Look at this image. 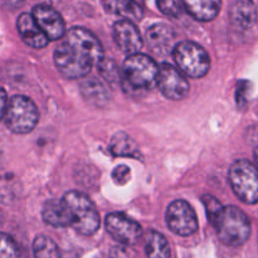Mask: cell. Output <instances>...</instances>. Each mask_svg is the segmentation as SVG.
Here are the masks:
<instances>
[{
	"label": "cell",
	"mask_w": 258,
	"mask_h": 258,
	"mask_svg": "<svg viewBox=\"0 0 258 258\" xmlns=\"http://www.w3.org/2000/svg\"><path fill=\"white\" fill-rule=\"evenodd\" d=\"M231 22L239 29H249L257 22V9L252 0H237L231 8Z\"/></svg>",
	"instance_id": "obj_16"
},
{
	"label": "cell",
	"mask_w": 258,
	"mask_h": 258,
	"mask_svg": "<svg viewBox=\"0 0 258 258\" xmlns=\"http://www.w3.org/2000/svg\"><path fill=\"white\" fill-rule=\"evenodd\" d=\"M81 91H82V95L85 96L86 100L91 101L95 105H102V103L107 102V91L103 87L102 83L96 78L83 81V83L81 85Z\"/></svg>",
	"instance_id": "obj_22"
},
{
	"label": "cell",
	"mask_w": 258,
	"mask_h": 258,
	"mask_svg": "<svg viewBox=\"0 0 258 258\" xmlns=\"http://www.w3.org/2000/svg\"><path fill=\"white\" fill-rule=\"evenodd\" d=\"M212 226L216 228L222 243L226 246H242L246 243L251 234V223L248 217L237 207H226L222 209Z\"/></svg>",
	"instance_id": "obj_3"
},
{
	"label": "cell",
	"mask_w": 258,
	"mask_h": 258,
	"mask_svg": "<svg viewBox=\"0 0 258 258\" xmlns=\"http://www.w3.org/2000/svg\"><path fill=\"white\" fill-rule=\"evenodd\" d=\"M5 123L15 134L32 133L39 120V112L30 98L25 96H14L8 101L5 111Z\"/></svg>",
	"instance_id": "obj_6"
},
{
	"label": "cell",
	"mask_w": 258,
	"mask_h": 258,
	"mask_svg": "<svg viewBox=\"0 0 258 258\" xmlns=\"http://www.w3.org/2000/svg\"><path fill=\"white\" fill-rule=\"evenodd\" d=\"M17 27L23 42L27 45H29V47L34 48V49L44 48L45 45L48 44V42H49L47 35H45L44 33H43V30L38 27V24L35 23L32 14L24 13V14L20 15V17L18 18Z\"/></svg>",
	"instance_id": "obj_14"
},
{
	"label": "cell",
	"mask_w": 258,
	"mask_h": 258,
	"mask_svg": "<svg viewBox=\"0 0 258 258\" xmlns=\"http://www.w3.org/2000/svg\"><path fill=\"white\" fill-rule=\"evenodd\" d=\"M32 17L49 40H59L66 34V24L58 12L48 5L33 8Z\"/></svg>",
	"instance_id": "obj_11"
},
{
	"label": "cell",
	"mask_w": 258,
	"mask_h": 258,
	"mask_svg": "<svg viewBox=\"0 0 258 258\" xmlns=\"http://www.w3.org/2000/svg\"><path fill=\"white\" fill-rule=\"evenodd\" d=\"M63 201L71 214V227L82 236H92L100 228V214L95 204L81 191H68Z\"/></svg>",
	"instance_id": "obj_4"
},
{
	"label": "cell",
	"mask_w": 258,
	"mask_h": 258,
	"mask_svg": "<svg viewBox=\"0 0 258 258\" xmlns=\"http://www.w3.org/2000/svg\"><path fill=\"white\" fill-rule=\"evenodd\" d=\"M103 8L107 13L127 20H140L144 12L135 0H102Z\"/></svg>",
	"instance_id": "obj_18"
},
{
	"label": "cell",
	"mask_w": 258,
	"mask_h": 258,
	"mask_svg": "<svg viewBox=\"0 0 258 258\" xmlns=\"http://www.w3.org/2000/svg\"><path fill=\"white\" fill-rule=\"evenodd\" d=\"M159 66L146 54L134 53L123 62L122 83L130 92L150 91L158 83Z\"/></svg>",
	"instance_id": "obj_2"
},
{
	"label": "cell",
	"mask_w": 258,
	"mask_h": 258,
	"mask_svg": "<svg viewBox=\"0 0 258 258\" xmlns=\"http://www.w3.org/2000/svg\"><path fill=\"white\" fill-rule=\"evenodd\" d=\"M110 258H133V253L123 247H116L111 252Z\"/></svg>",
	"instance_id": "obj_28"
},
{
	"label": "cell",
	"mask_w": 258,
	"mask_h": 258,
	"mask_svg": "<svg viewBox=\"0 0 258 258\" xmlns=\"http://www.w3.org/2000/svg\"><path fill=\"white\" fill-rule=\"evenodd\" d=\"M173 57L179 70L191 78H201L208 73L211 59L203 47L194 42L183 40L175 44Z\"/></svg>",
	"instance_id": "obj_5"
},
{
	"label": "cell",
	"mask_w": 258,
	"mask_h": 258,
	"mask_svg": "<svg viewBox=\"0 0 258 258\" xmlns=\"http://www.w3.org/2000/svg\"><path fill=\"white\" fill-rule=\"evenodd\" d=\"M110 151L115 156H126V158L138 159V160L143 158L140 150H139V146L136 145L133 138L122 131L116 133L112 136L110 141Z\"/></svg>",
	"instance_id": "obj_19"
},
{
	"label": "cell",
	"mask_w": 258,
	"mask_h": 258,
	"mask_svg": "<svg viewBox=\"0 0 258 258\" xmlns=\"http://www.w3.org/2000/svg\"><path fill=\"white\" fill-rule=\"evenodd\" d=\"M106 231L115 241L123 246L135 244L143 236V228L138 222L123 213H111L106 217Z\"/></svg>",
	"instance_id": "obj_10"
},
{
	"label": "cell",
	"mask_w": 258,
	"mask_h": 258,
	"mask_svg": "<svg viewBox=\"0 0 258 258\" xmlns=\"http://www.w3.org/2000/svg\"><path fill=\"white\" fill-rule=\"evenodd\" d=\"M145 252L148 258H170V246L165 237L156 231L146 236Z\"/></svg>",
	"instance_id": "obj_20"
},
{
	"label": "cell",
	"mask_w": 258,
	"mask_h": 258,
	"mask_svg": "<svg viewBox=\"0 0 258 258\" xmlns=\"http://www.w3.org/2000/svg\"><path fill=\"white\" fill-rule=\"evenodd\" d=\"M186 12L199 22H209L218 15L222 0H183Z\"/></svg>",
	"instance_id": "obj_17"
},
{
	"label": "cell",
	"mask_w": 258,
	"mask_h": 258,
	"mask_svg": "<svg viewBox=\"0 0 258 258\" xmlns=\"http://www.w3.org/2000/svg\"><path fill=\"white\" fill-rule=\"evenodd\" d=\"M7 106H8L7 92L4 91V88L0 87V122H2V120L4 118V116H5Z\"/></svg>",
	"instance_id": "obj_29"
},
{
	"label": "cell",
	"mask_w": 258,
	"mask_h": 258,
	"mask_svg": "<svg viewBox=\"0 0 258 258\" xmlns=\"http://www.w3.org/2000/svg\"><path fill=\"white\" fill-rule=\"evenodd\" d=\"M156 86L161 93L170 100H183L188 96L190 90L189 82L184 77L183 72L169 63H161L159 66Z\"/></svg>",
	"instance_id": "obj_9"
},
{
	"label": "cell",
	"mask_w": 258,
	"mask_h": 258,
	"mask_svg": "<svg viewBox=\"0 0 258 258\" xmlns=\"http://www.w3.org/2000/svg\"><path fill=\"white\" fill-rule=\"evenodd\" d=\"M146 42L149 48L156 54H169L175 47V33L170 25L163 23L154 24L146 32Z\"/></svg>",
	"instance_id": "obj_13"
},
{
	"label": "cell",
	"mask_w": 258,
	"mask_h": 258,
	"mask_svg": "<svg viewBox=\"0 0 258 258\" xmlns=\"http://www.w3.org/2000/svg\"><path fill=\"white\" fill-rule=\"evenodd\" d=\"M43 221L55 228L71 227V214L63 199H50L43 206Z\"/></svg>",
	"instance_id": "obj_15"
},
{
	"label": "cell",
	"mask_w": 258,
	"mask_h": 258,
	"mask_svg": "<svg viewBox=\"0 0 258 258\" xmlns=\"http://www.w3.org/2000/svg\"><path fill=\"white\" fill-rule=\"evenodd\" d=\"M202 202H203L204 207H206L207 216H208L209 222H211V223H213L224 207L219 203L218 199L214 198V197H212V196H204L203 198H202Z\"/></svg>",
	"instance_id": "obj_26"
},
{
	"label": "cell",
	"mask_w": 258,
	"mask_h": 258,
	"mask_svg": "<svg viewBox=\"0 0 258 258\" xmlns=\"http://www.w3.org/2000/svg\"><path fill=\"white\" fill-rule=\"evenodd\" d=\"M103 59L98 38L90 30L75 27L66 32L54 50L57 70L67 78H82Z\"/></svg>",
	"instance_id": "obj_1"
},
{
	"label": "cell",
	"mask_w": 258,
	"mask_h": 258,
	"mask_svg": "<svg viewBox=\"0 0 258 258\" xmlns=\"http://www.w3.org/2000/svg\"><path fill=\"white\" fill-rule=\"evenodd\" d=\"M0 258H20L19 247L9 234L0 233Z\"/></svg>",
	"instance_id": "obj_24"
},
{
	"label": "cell",
	"mask_w": 258,
	"mask_h": 258,
	"mask_svg": "<svg viewBox=\"0 0 258 258\" xmlns=\"http://www.w3.org/2000/svg\"><path fill=\"white\" fill-rule=\"evenodd\" d=\"M24 2L25 0H2L4 7L9 8V9H17V8L22 7Z\"/></svg>",
	"instance_id": "obj_30"
},
{
	"label": "cell",
	"mask_w": 258,
	"mask_h": 258,
	"mask_svg": "<svg viewBox=\"0 0 258 258\" xmlns=\"http://www.w3.org/2000/svg\"><path fill=\"white\" fill-rule=\"evenodd\" d=\"M35 258H60L59 249L55 242L47 236H38L33 243Z\"/></svg>",
	"instance_id": "obj_23"
},
{
	"label": "cell",
	"mask_w": 258,
	"mask_h": 258,
	"mask_svg": "<svg viewBox=\"0 0 258 258\" xmlns=\"http://www.w3.org/2000/svg\"><path fill=\"white\" fill-rule=\"evenodd\" d=\"M22 186L13 173L0 169V202L10 203L19 197Z\"/></svg>",
	"instance_id": "obj_21"
},
{
	"label": "cell",
	"mask_w": 258,
	"mask_h": 258,
	"mask_svg": "<svg viewBox=\"0 0 258 258\" xmlns=\"http://www.w3.org/2000/svg\"><path fill=\"white\" fill-rule=\"evenodd\" d=\"M113 39L121 50L126 54L139 53L143 47V38L140 32L131 20H118L113 25Z\"/></svg>",
	"instance_id": "obj_12"
},
{
	"label": "cell",
	"mask_w": 258,
	"mask_h": 258,
	"mask_svg": "<svg viewBox=\"0 0 258 258\" xmlns=\"http://www.w3.org/2000/svg\"><path fill=\"white\" fill-rule=\"evenodd\" d=\"M254 160H256V164L258 166V146L256 148V150H254Z\"/></svg>",
	"instance_id": "obj_31"
},
{
	"label": "cell",
	"mask_w": 258,
	"mask_h": 258,
	"mask_svg": "<svg viewBox=\"0 0 258 258\" xmlns=\"http://www.w3.org/2000/svg\"><path fill=\"white\" fill-rule=\"evenodd\" d=\"M158 8L168 17L179 18L183 14V0H156Z\"/></svg>",
	"instance_id": "obj_25"
},
{
	"label": "cell",
	"mask_w": 258,
	"mask_h": 258,
	"mask_svg": "<svg viewBox=\"0 0 258 258\" xmlns=\"http://www.w3.org/2000/svg\"><path fill=\"white\" fill-rule=\"evenodd\" d=\"M229 183L234 194L246 204L258 202V169L251 161L237 160L229 169Z\"/></svg>",
	"instance_id": "obj_7"
},
{
	"label": "cell",
	"mask_w": 258,
	"mask_h": 258,
	"mask_svg": "<svg viewBox=\"0 0 258 258\" xmlns=\"http://www.w3.org/2000/svg\"><path fill=\"white\" fill-rule=\"evenodd\" d=\"M112 178L116 184L123 185L130 180V168H127L126 165L116 166L112 171Z\"/></svg>",
	"instance_id": "obj_27"
},
{
	"label": "cell",
	"mask_w": 258,
	"mask_h": 258,
	"mask_svg": "<svg viewBox=\"0 0 258 258\" xmlns=\"http://www.w3.org/2000/svg\"><path fill=\"white\" fill-rule=\"evenodd\" d=\"M166 224L173 233L188 237L198 229V219L194 209L185 201H174L166 211Z\"/></svg>",
	"instance_id": "obj_8"
}]
</instances>
